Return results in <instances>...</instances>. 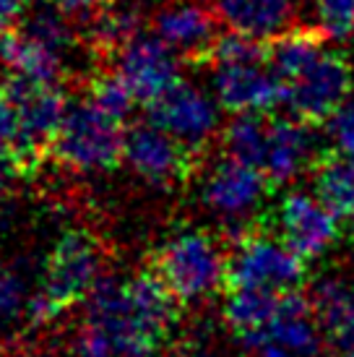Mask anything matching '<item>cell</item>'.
Masks as SVG:
<instances>
[{"label":"cell","instance_id":"cb8c5ba5","mask_svg":"<svg viewBox=\"0 0 354 357\" xmlns=\"http://www.w3.org/2000/svg\"><path fill=\"white\" fill-rule=\"evenodd\" d=\"M94 107H99L105 115L115 120H123L130 115V109L136 105V94L130 91L125 79L120 76L118 70H99L88 79V97Z\"/></svg>","mask_w":354,"mask_h":357},{"label":"cell","instance_id":"6da1fadb","mask_svg":"<svg viewBox=\"0 0 354 357\" xmlns=\"http://www.w3.org/2000/svg\"><path fill=\"white\" fill-rule=\"evenodd\" d=\"M180 300L151 266L133 277H102L86 298L84 324L109 342L115 357H151L177 321Z\"/></svg>","mask_w":354,"mask_h":357},{"label":"cell","instance_id":"f546056e","mask_svg":"<svg viewBox=\"0 0 354 357\" xmlns=\"http://www.w3.org/2000/svg\"><path fill=\"white\" fill-rule=\"evenodd\" d=\"M29 6V0H0V40L19 29Z\"/></svg>","mask_w":354,"mask_h":357},{"label":"cell","instance_id":"d6a6232c","mask_svg":"<svg viewBox=\"0 0 354 357\" xmlns=\"http://www.w3.org/2000/svg\"><path fill=\"white\" fill-rule=\"evenodd\" d=\"M180 357H211L206 347H187Z\"/></svg>","mask_w":354,"mask_h":357},{"label":"cell","instance_id":"5bb4252c","mask_svg":"<svg viewBox=\"0 0 354 357\" xmlns=\"http://www.w3.org/2000/svg\"><path fill=\"white\" fill-rule=\"evenodd\" d=\"M180 55L157 34H141L118 55V73L125 79L138 102L151 105L180 84Z\"/></svg>","mask_w":354,"mask_h":357},{"label":"cell","instance_id":"9a60e30c","mask_svg":"<svg viewBox=\"0 0 354 357\" xmlns=\"http://www.w3.org/2000/svg\"><path fill=\"white\" fill-rule=\"evenodd\" d=\"M151 24L159 40L190 63H206L208 52L219 40L217 10L211 8V3L206 6L201 0H172L157 10Z\"/></svg>","mask_w":354,"mask_h":357},{"label":"cell","instance_id":"4fadbf2b","mask_svg":"<svg viewBox=\"0 0 354 357\" xmlns=\"http://www.w3.org/2000/svg\"><path fill=\"white\" fill-rule=\"evenodd\" d=\"M321 133L313 123L300 120L295 115L274 118L268 123V146L263 157V175L271 185H292L307 169L321 162Z\"/></svg>","mask_w":354,"mask_h":357},{"label":"cell","instance_id":"5b68a950","mask_svg":"<svg viewBox=\"0 0 354 357\" xmlns=\"http://www.w3.org/2000/svg\"><path fill=\"white\" fill-rule=\"evenodd\" d=\"M125 128L88 100L68 105L49 157L79 172H107L123 162Z\"/></svg>","mask_w":354,"mask_h":357},{"label":"cell","instance_id":"9c48e42d","mask_svg":"<svg viewBox=\"0 0 354 357\" xmlns=\"http://www.w3.org/2000/svg\"><path fill=\"white\" fill-rule=\"evenodd\" d=\"M6 89L16 105L21 123V144L16 157L21 159L29 175L34 167H40L42 159L49 157L52 141L68 112V102L60 91V84H37L19 76H8Z\"/></svg>","mask_w":354,"mask_h":357},{"label":"cell","instance_id":"7402d4cb","mask_svg":"<svg viewBox=\"0 0 354 357\" xmlns=\"http://www.w3.org/2000/svg\"><path fill=\"white\" fill-rule=\"evenodd\" d=\"M268 123L271 120H266V115H258V112L235 115L229 120V126L222 130L226 157L240 159L253 167H263L266 146H268Z\"/></svg>","mask_w":354,"mask_h":357},{"label":"cell","instance_id":"8992f818","mask_svg":"<svg viewBox=\"0 0 354 357\" xmlns=\"http://www.w3.org/2000/svg\"><path fill=\"white\" fill-rule=\"evenodd\" d=\"M305 264L279 235L250 229L229 250V287L292 292L305 282Z\"/></svg>","mask_w":354,"mask_h":357},{"label":"cell","instance_id":"3957f363","mask_svg":"<svg viewBox=\"0 0 354 357\" xmlns=\"http://www.w3.org/2000/svg\"><path fill=\"white\" fill-rule=\"evenodd\" d=\"M102 271V248L86 229H68L52 245L42 266L40 289L26 303L31 326H45L79 300H86Z\"/></svg>","mask_w":354,"mask_h":357},{"label":"cell","instance_id":"e575fe53","mask_svg":"<svg viewBox=\"0 0 354 357\" xmlns=\"http://www.w3.org/2000/svg\"><path fill=\"white\" fill-rule=\"evenodd\" d=\"M167 357H175V355H167Z\"/></svg>","mask_w":354,"mask_h":357},{"label":"cell","instance_id":"7c38bea8","mask_svg":"<svg viewBox=\"0 0 354 357\" xmlns=\"http://www.w3.org/2000/svg\"><path fill=\"white\" fill-rule=\"evenodd\" d=\"M339 222L313 190H289L274 208L276 235L302 261H318L339 240Z\"/></svg>","mask_w":354,"mask_h":357},{"label":"cell","instance_id":"f1b7e54d","mask_svg":"<svg viewBox=\"0 0 354 357\" xmlns=\"http://www.w3.org/2000/svg\"><path fill=\"white\" fill-rule=\"evenodd\" d=\"M70 24H91L102 10H107L115 0H49Z\"/></svg>","mask_w":354,"mask_h":357},{"label":"cell","instance_id":"d4e9b609","mask_svg":"<svg viewBox=\"0 0 354 357\" xmlns=\"http://www.w3.org/2000/svg\"><path fill=\"white\" fill-rule=\"evenodd\" d=\"M313 29L325 42H346L354 37V0H310Z\"/></svg>","mask_w":354,"mask_h":357},{"label":"cell","instance_id":"52a82bcc","mask_svg":"<svg viewBox=\"0 0 354 357\" xmlns=\"http://www.w3.org/2000/svg\"><path fill=\"white\" fill-rule=\"evenodd\" d=\"M268 185L271 183L261 167L224 154L208 167L201 185V199L211 214L222 219L224 229H235L232 238L237 240L250 232V222L263 208Z\"/></svg>","mask_w":354,"mask_h":357},{"label":"cell","instance_id":"ac0fdd59","mask_svg":"<svg viewBox=\"0 0 354 357\" xmlns=\"http://www.w3.org/2000/svg\"><path fill=\"white\" fill-rule=\"evenodd\" d=\"M0 63L10 76L37 84H60L63 79V55L21 29L0 40Z\"/></svg>","mask_w":354,"mask_h":357},{"label":"cell","instance_id":"484cf974","mask_svg":"<svg viewBox=\"0 0 354 357\" xmlns=\"http://www.w3.org/2000/svg\"><path fill=\"white\" fill-rule=\"evenodd\" d=\"M325 144L331 154L354 159V97L325 120Z\"/></svg>","mask_w":354,"mask_h":357},{"label":"cell","instance_id":"836d02e7","mask_svg":"<svg viewBox=\"0 0 354 357\" xmlns=\"http://www.w3.org/2000/svg\"><path fill=\"white\" fill-rule=\"evenodd\" d=\"M349 243H352L354 248V219H349Z\"/></svg>","mask_w":354,"mask_h":357},{"label":"cell","instance_id":"2e32d148","mask_svg":"<svg viewBox=\"0 0 354 357\" xmlns=\"http://www.w3.org/2000/svg\"><path fill=\"white\" fill-rule=\"evenodd\" d=\"M313 313L331 357H354V274L325 271L310 287Z\"/></svg>","mask_w":354,"mask_h":357},{"label":"cell","instance_id":"603a6c76","mask_svg":"<svg viewBox=\"0 0 354 357\" xmlns=\"http://www.w3.org/2000/svg\"><path fill=\"white\" fill-rule=\"evenodd\" d=\"M19 29L31 34L34 40L45 42L60 55H66L73 47V24L49 0H42L40 6H29Z\"/></svg>","mask_w":354,"mask_h":357},{"label":"cell","instance_id":"1f68e13d","mask_svg":"<svg viewBox=\"0 0 354 357\" xmlns=\"http://www.w3.org/2000/svg\"><path fill=\"white\" fill-rule=\"evenodd\" d=\"M243 347H245L247 352H253L256 357H307V355H300V352H292V349L282 347V344L266 342V339H250Z\"/></svg>","mask_w":354,"mask_h":357},{"label":"cell","instance_id":"277c9868","mask_svg":"<svg viewBox=\"0 0 354 357\" xmlns=\"http://www.w3.org/2000/svg\"><path fill=\"white\" fill-rule=\"evenodd\" d=\"M148 266L180 303H201L226 287L229 250L203 229H183L154 250Z\"/></svg>","mask_w":354,"mask_h":357},{"label":"cell","instance_id":"d6986e66","mask_svg":"<svg viewBox=\"0 0 354 357\" xmlns=\"http://www.w3.org/2000/svg\"><path fill=\"white\" fill-rule=\"evenodd\" d=\"M144 34V10L133 0H115L88 24V45L105 60H118L130 42Z\"/></svg>","mask_w":354,"mask_h":357},{"label":"cell","instance_id":"83f0119b","mask_svg":"<svg viewBox=\"0 0 354 357\" xmlns=\"http://www.w3.org/2000/svg\"><path fill=\"white\" fill-rule=\"evenodd\" d=\"M21 144V123H19V112H16V105L10 100L8 89H6V81L0 84V149L8 151H19Z\"/></svg>","mask_w":354,"mask_h":357},{"label":"cell","instance_id":"44dd1931","mask_svg":"<svg viewBox=\"0 0 354 357\" xmlns=\"http://www.w3.org/2000/svg\"><path fill=\"white\" fill-rule=\"evenodd\" d=\"M313 193L334 217L354 219V159L341 154L321 157L313 167Z\"/></svg>","mask_w":354,"mask_h":357},{"label":"cell","instance_id":"4dcf8cb0","mask_svg":"<svg viewBox=\"0 0 354 357\" xmlns=\"http://www.w3.org/2000/svg\"><path fill=\"white\" fill-rule=\"evenodd\" d=\"M19 178H26V169L21 159L8 149H0V196L16 183Z\"/></svg>","mask_w":354,"mask_h":357},{"label":"cell","instance_id":"30bf717a","mask_svg":"<svg viewBox=\"0 0 354 357\" xmlns=\"http://www.w3.org/2000/svg\"><path fill=\"white\" fill-rule=\"evenodd\" d=\"M146 115L151 126L162 128L198 154L222 128V105L217 97L187 81L175 84L157 102L146 105Z\"/></svg>","mask_w":354,"mask_h":357},{"label":"cell","instance_id":"ffe728a7","mask_svg":"<svg viewBox=\"0 0 354 357\" xmlns=\"http://www.w3.org/2000/svg\"><path fill=\"white\" fill-rule=\"evenodd\" d=\"M282 295L284 292H271V289L229 287L222 316L237 339L250 337V334L263 331L274 321L282 305Z\"/></svg>","mask_w":354,"mask_h":357},{"label":"cell","instance_id":"e0dca14e","mask_svg":"<svg viewBox=\"0 0 354 357\" xmlns=\"http://www.w3.org/2000/svg\"><path fill=\"white\" fill-rule=\"evenodd\" d=\"M300 6L302 0H211L226 29L266 45L295 29Z\"/></svg>","mask_w":354,"mask_h":357},{"label":"cell","instance_id":"7a4b0ae2","mask_svg":"<svg viewBox=\"0 0 354 357\" xmlns=\"http://www.w3.org/2000/svg\"><path fill=\"white\" fill-rule=\"evenodd\" d=\"M206 63L211 66V94L224 112L266 115L284 105V86L268 66V45L245 34H219Z\"/></svg>","mask_w":354,"mask_h":357},{"label":"cell","instance_id":"ba28073f","mask_svg":"<svg viewBox=\"0 0 354 357\" xmlns=\"http://www.w3.org/2000/svg\"><path fill=\"white\" fill-rule=\"evenodd\" d=\"M354 97V66L341 50L325 47L302 73L284 84V105L300 120L325 123Z\"/></svg>","mask_w":354,"mask_h":357},{"label":"cell","instance_id":"4316f807","mask_svg":"<svg viewBox=\"0 0 354 357\" xmlns=\"http://www.w3.org/2000/svg\"><path fill=\"white\" fill-rule=\"evenodd\" d=\"M26 284L19 274L3 271L0 274V324H6L10 318H16L21 310H26Z\"/></svg>","mask_w":354,"mask_h":357},{"label":"cell","instance_id":"8fae6325","mask_svg":"<svg viewBox=\"0 0 354 357\" xmlns=\"http://www.w3.org/2000/svg\"><path fill=\"white\" fill-rule=\"evenodd\" d=\"M123 162L128 165L138 178L151 185L169 188L177 183H185L196 172L201 154L187 149L185 144L172 139L157 126H136L125 130V154Z\"/></svg>","mask_w":354,"mask_h":357}]
</instances>
